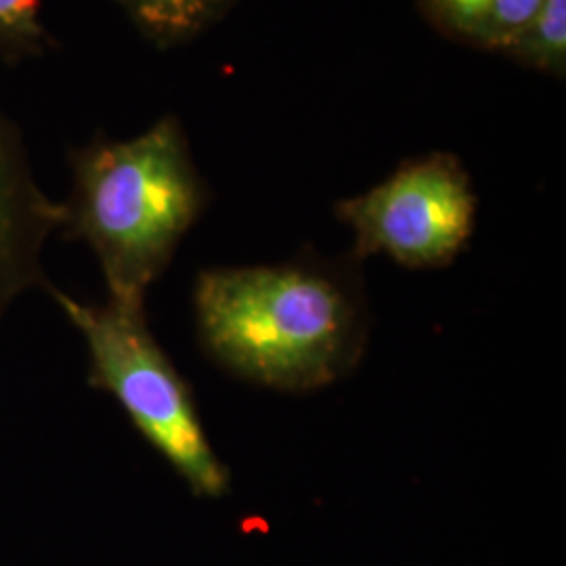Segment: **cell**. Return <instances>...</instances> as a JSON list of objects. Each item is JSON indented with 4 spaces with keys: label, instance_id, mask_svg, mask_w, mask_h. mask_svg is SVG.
<instances>
[{
    "label": "cell",
    "instance_id": "1",
    "mask_svg": "<svg viewBox=\"0 0 566 566\" xmlns=\"http://www.w3.org/2000/svg\"><path fill=\"white\" fill-rule=\"evenodd\" d=\"M203 353L224 371L285 392L334 385L364 353L357 287L311 261L206 269L193 285Z\"/></svg>",
    "mask_w": 566,
    "mask_h": 566
},
{
    "label": "cell",
    "instance_id": "2",
    "mask_svg": "<svg viewBox=\"0 0 566 566\" xmlns=\"http://www.w3.org/2000/svg\"><path fill=\"white\" fill-rule=\"evenodd\" d=\"M70 166L60 233L93 250L109 303L145 308L147 290L210 200L181 122L164 116L128 142L97 135L70 151Z\"/></svg>",
    "mask_w": 566,
    "mask_h": 566
},
{
    "label": "cell",
    "instance_id": "3",
    "mask_svg": "<svg viewBox=\"0 0 566 566\" xmlns=\"http://www.w3.org/2000/svg\"><path fill=\"white\" fill-rule=\"evenodd\" d=\"M88 353L86 382L109 392L143 439L181 476L196 497H223L231 476L203 430L191 386L182 380L156 336L145 308L84 303L46 287Z\"/></svg>",
    "mask_w": 566,
    "mask_h": 566
},
{
    "label": "cell",
    "instance_id": "4",
    "mask_svg": "<svg viewBox=\"0 0 566 566\" xmlns=\"http://www.w3.org/2000/svg\"><path fill=\"white\" fill-rule=\"evenodd\" d=\"M479 200L460 158L430 154L401 164L364 196L336 203L355 233V259L385 254L405 269L453 263L476 227Z\"/></svg>",
    "mask_w": 566,
    "mask_h": 566
},
{
    "label": "cell",
    "instance_id": "5",
    "mask_svg": "<svg viewBox=\"0 0 566 566\" xmlns=\"http://www.w3.org/2000/svg\"><path fill=\"white\" fill-rule=\"evenodd\" d=\"M61 223L63 203L42 191L18 124L0 109V322L25 292L51 285L42 254Z\"/></svg>",
    "mask_w": 566,
    "mask_h": 566
},
{
    "label": "cell",
    "instance_id": "6",
    "mask_svg": "<svg viewBox=\"0 0 566 566\" xmlns=\"http://www.w3.org/2000/svg\"><path fill=\"white\" fill-rule=\"evenodd\" d=\"M544 0H418L439 34L465 46L504 53L537 15Z\"/></svg>",
    "mask_w": 566,
    "mask_h": 566
},
{
    "label": "cell",
    "instance_id": "7",
    "mask_svg": "<svg viewBox=\"0 0 566 566\" xmlns=\"http://www.w3.org/2000/svg\"><path fill=\"white\" fill-rule=\"evenodd\" d=\"M139 34L158 49H172L198 39L240 0H114Z\"/></svg>",
    "mask_w": 566,
    "mask_h": 566
},
{
    "label": "cell",
    "instance_id": "8",
    "mask_svg": "<svg viewBox=\"0 0 566 566\" xmlns=\"http://www.w3.org/2000/svg\"><path fill=\"white\" fill-rule=\"evenodd\" d=\"M502 55L554 78H565L566 0H544L537 15Z\"/></svg>",
    "mask_w": 566,
    "mask_h": 566
},
{
    "label": "cell",
    "instance_id": "9",
    "mask_svg": "<svg viewBox=\"0 0 566 566\" xmlns=\"http://www.w3.org/2000/svg\"><path fill=\"white\" fill-rule=\"evenodd\" d=\"M41 9V0H0V57L7 63L41 57L55 46Z\"/></svg>",
    "mask_w": 566,
    "mask_h": 566
}]
</instances>
